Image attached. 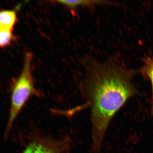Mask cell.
<instances>
[{
	"mask_svg": "<svg viewBox=\"0 0 153 153\" xmlns=\"http://www.w3.org/2000/svg\"><path fill=\"white\" fill-rule=\"evenodd\" d=\"M141 74L145 79L150 81L152 89V112L153 113V57H149L145 61L141 70Z\"/></svg>",
	"mask_w": 153,
	"mask_h": 153,
	"instance_id": "6",
	"label": "cell"
},
{
	"mask_svg": "<svg viewBox=\"0 0 153 153\" xmlns=\"http://www.w3.org/2000/svg\"><path fill=\"white\" fill-rule=\"evenodd\" d=\"M132 73L117 65H99L88 73L82 91L91 111V152L99 153L115 114L136 94Z\"/></svg>",
	"mask_w": 153,
	"mask_h": 153,
	"instance_id": "1",
	"label": "cell"
},
{
	"mask_svg": "<svg viewBox=\"0 0 153 153\" xmlns=\"http://www.w3.org/2000/svg\"><path fill=\"white\" fill-rule=\"evenodd\" d=\"M57 3L65 6L67 8L72 11H76L80 7H92L93 6L110 3L108 1H93V0H78V1H57Z\"/></svg>",
	"mask_w": 153,
	"mask_h": 153,
	"instance_id": "5",
	"label": "cell"
},
{
	"mask_svg": "<svg viewBox=\"0 0 153 153\" xmlns=\"http://www.w3.org/2000/svg\"><path fill=\"white\" fill-rule=\"evenodd\" d=\"M68 142L66 140L36 138L28 143L22 153H64L69 148Z\"/></svg>",
	"mask_w": 153,
	"mask_h": 153,
	"instance_id": "3",
	"label": "cell"
},
{
	"mask_svg": "<svg viewBox=\"0 0 153 153\" xmlns=\"http://www.w3.org/2000/svg\"><path fill=\"white\" fill-rule=\"evenodd\" d=\"M18 20L14 10H0V28L13 30Z\"/></svg>",
	"mask_w": 153,
	"mask_h": 153,
	"instance_id": "4",
	"label": "cell"
},
{
	"mask_svg": "<svg viewBox=\"0 0 153 153\" xmlns=\"http://www.w3.org/2000/svg\"><path fill=\"white\" fill-rule=\"evenodd\" d=\"M31 53H26L20 74L13 79L10 87V102L9 116L5 134L9 135L15 120L31 97H41L42 93L34 85L32 75Z\"/></svg>",
	"mask_w": 153,
	"mask_h": 153,
	"instance_id": "2",
	"label": "cell"
},
{
	"mask_svg": "<svg viewBox=\"0 0 153 153\" xmlns=\"http://www.w3.org/2000/svg\"><path fill=\"white\" fill-rule=\"evenodd\" d=\"M16 39L13 30L0 28V48L9 47Z\"/></svg>",
	"mask_w": 153,
	"mask_h": 153,
	"instance_id": "7",
	"label": "cell"
}]
</instances>
